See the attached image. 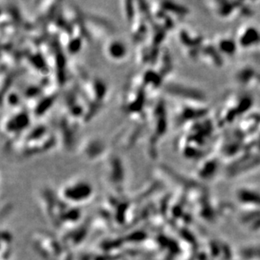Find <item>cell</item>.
Instances as JSON below:
<instances>
[{"label": "cell", "mask_w": 260, "mask_h": 260, "mask_svg": "<svg viewBox=\"0 0 260 260\" xmlns=\"http://www.w3.org/2000/svg\"><path fill=\"white\" fill-rule=\"evenodd\" d=\"M107 53L111 58L120 60L125 57L126 48L125 45L123 44V42L118 40H114L109 43L107 47Z\"/></svg>", "instance_id": "obj_1"}]
</instances>
